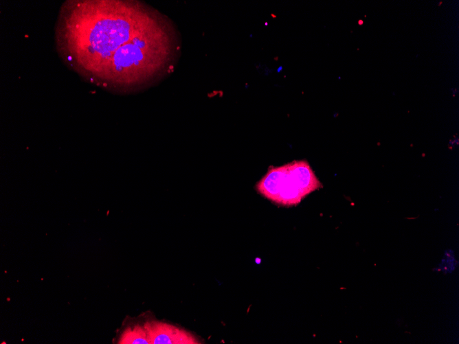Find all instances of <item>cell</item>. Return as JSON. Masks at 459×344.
<instances>
[{
    "label": "cell",
    "instance_id": "cell-1",
    "mask_svg": "<svg viewBox=\"0 0 459 344\" xmlns=\"http://www.w3.org/2000/svg\"><path fill=\"white\" fill-rule=\"evenodd\" d=\"M321 186L309 163L293 161L271 168L257 183L259 193L282 205H295Z\"/></svg>",
    "mask_w": 459,
    "mask_h": 344
},
{
    "label": "cell",
    "instance_id": "cell-2",
    "mask_svg": "<svg viewBox=\"0 0 459 344\" xmlns=\"http://www.w3.org/2000/svg\"><path fill=\"white\" fill-rule=\"evenodd\" d=\"M150 344H197L198 340L190 332L161 321H148L144 325Z\"/></svg>",
    "mask_w": 459,
    "mask_h": 344
},
{
    "label": "cell",
    "instance_id": "cell-3",
    "mask_svg": "<svg viewBox=\"0 0 459 344\" xmlns=\"http://www.w3.org/2000/svg\"><path fill=\"white\" fill-rule=\"evenodd\" d=\"M120 344H150L144 325H135L128 327L120 335Z\"/></svg>",
    "mask_w": 459,
    "mask_h": 344
}]
</instances>
